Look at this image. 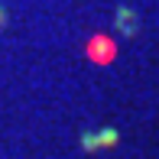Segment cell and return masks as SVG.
Returning <instances> with one entry per match:
<instances>
[{
  "instance_id": "obj_1",
  "label": "cell",
  "mask_w": 159,
  "mask_h": 159,
  "mask_svg": "<svg viewBox=\"0 0 159 159\" xmlns=\"http://www.w3.org/2000/svg\"><path fill=\"white\" fill-rule=\"evenodd\" d=\"M120 136H117V130H94V133H84L81 136V146L88 149V153H94V149H107V146H114Z\"/></svg>"
}]
</instances>
